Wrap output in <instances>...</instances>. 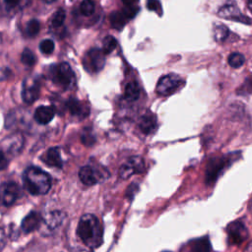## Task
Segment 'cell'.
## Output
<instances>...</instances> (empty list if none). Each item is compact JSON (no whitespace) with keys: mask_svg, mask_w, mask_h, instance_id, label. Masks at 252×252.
<instances>
[{"mask_svg":"<svg viewBox=\"0 0 252 252\" xmlns=\"http://www.w3.org/2000/svg\"><path fill=\"white\" fill-rule=\"evenodd\" d=\"M77 234L86 245L93 248L99 246L102 242L101 225L98 219L92 214L81 217L77 226Z\"/></svg>","mask_w":252,"mask_h":252,"instance_id":"1","label":"cell"},{"mask_svg":"<svg viewBox=\"0 0 252 252\" xmlns=\"http://www.w3.org/2000/svg\"><path fill=\"white\" fill-rule=\"evenodd\" d=\"M26 189L32 195L46 194L51 187L50 175L36 166H30L24 173Z\"/></svg>","mask_w":252,"mask_h":252,"instance_id":"2","label":"cell"},{"mask_svg":"<svg viewBox=\"0 0 252 252\" xmlns=\"http://www.w3.org/2000/svg\"><path fill=\"white\" fill-rule=\"evenodd\" d=\"M52 81L64 89H70L75 83V75L70 65L62 62L54 66L50 71Z\"/></svg>","mask_w":252,"mask_h":252,"instance_id":"3","label":"cell"},{"mask_svg":"<svg viewBox=\"0 0 252 252\" xmlns=\"http://www.w3.org/2000/svg\"><path fill=\"white\" fill-rule=\"evenodd\" d=\"M104 55L105 54L102 50L98 48H92L89 50L83 59L85 69L90 73H96L100 71L105 63Z\"/></svg>","mask_w":252,"mask_h":252,"instance_id":"4","label":"cell"},{"mask_svg":"<svg viewBox=\"0 0 252 252\" xmlns=\"http://www.w3.org/2000/svg\"><path fill=\"white\" fill-rule=\"evenodd\" d=\"M183 84V80L174 74H168L161 77L157 84V94L159 95H168L177 90Z\"/></svg>","mask_w":252,"mask_h":252,"instance_id":"5","label":"cell"},{"mask_svg":"<svg viewBox=\"0 0 252 252\" xmlns=\"http://www.w3.org/2000/svg\"><path fill=\"white\" fill-rule=\"evenodd\" d=\"M228 242L232 245L241 244L248 237V230L246 226L239 220L229 223L226 227Z\"/></svg>","mask_w":252,"mask_h":252,"instance_id":"6","label":"cell"},{"mask_svg":"<svg viewBox=\"0 0 252 252\" xmlns=\"http://www.w3.org/2000/svg\"><path fill=\"white\" fill-rule=\"evenodd\" d=\"M20 196V188L15 182H4L0 185V204L12 205Z\"/></svg>","mask_w":252,"mask_h":252,"instance_id":"7","label":"cell"},{"mask_svg":"<svg viewBox=\"0 0 252 252\" xmlns=\"http://www.w3.org/2000/svg\"><path fill=\"white\" fill-rule=\"evenodd\" d=\"M218 15L220 18L238 21L244 24H250V19L244 16L234 3H226L218 11Z\"/></svg>","mask_w":252,"mask_h":252,"instance_id":"8","label":"cell"},{"mask_svg":"<svg viewBox=\"0 0 252 252\" xmlns=\"http://www.w3.org/2000/svg\"><path fill=\"white\" fill-rule=\"evenodd\" d=\"M79 177L85 185L92 186L104 179L106 175L91 165H85L79 170Z\"/></svg>","mask_w":252,"mask_h":252,"instance_id":"9","label":"cell"},{"mask_svg":"<svg viewBox=\"0 0 252 252\" xmlns=\"http://www.w3.org/2000/svg\"><path fill=\"white\" fill-rule=\"evenodd\" d=\"M39 95V84L32 78H27L23 82L22 98L23 100L30 104L37 99Z\"/></svg>","mask_w":252,"mask_h":252,"instance_id":"10","label":"cell"},{"mask_svg":"<svg viewBox=\"0 0 252 252\" xmlns=\"http://www.w3.org/2000/svg\"><path fill=\"white\" fill-rule=\"evenodd\" d=\"M225 162H226L225 159H221V158H215L210 161V163L208 165L207 173H206L207 183L213 182L218 178L219 174L222 171V169L225 165Z\"/></svg>","mask_w":252,"mask_h":252,"instance_id":"11","label":"cell"},{"mask_svg":"<svg viewBox=\"0 0 252 252\" xmlns=\"http://www.w3.org/2000/svg\"><path fill=\"white\" fill-rule=\"evenodd\" d=\"M42 218L37 212H31L28 214L22 221V229L25 232H32L35 230L41 223Z\"/></svg>","mask_w":252,"mask_h":252,"instance_id":"12","label":"cell"},{"mask_svg":"<svg viewBox=\"0 0 252 252\" xmlns=\"http://www.w3.org/2000/svg\"><path fill=\"white\" fill-rule=\"evenodd\" d=\"M41 159L44 163L49 166L61 168L63 165V160L61 158L60 151L58 148H50L48 149L45 154L41 157Z\"/></svg>","mask_w":252,"mask_h":252,"instance_id":"13","label":"cell"},{"mask_svg":"<svg viewBox=\"0 0 252 252\" xmlns=\"http://www.w3.org/2000/svg\"><path fill=\"white\" fill-rule=\"evenodd\" d=\"M138 125H139L140 130L144 134H146V135L151 134L157 128V117L152 113L144 114L140 117Z\"/></svg>","mask_w":252,"mask_h":252,"instance_id":"14","label":"cell"},{"mask_svg":"<svg viewBox=\"0 0 252 252\" xmlns=\"http://www.w3.org/2000/svg\"><path fill=\"white\" fill-rule=\"evenodd\" d=\"M64 218H65V215L62 212L53 211V212L47 213L46 216L42 219V221L48 229L53 230L61 225V223L64 220Z\"/></svg>","mask_w":252,"mask_h":252,"instance_id":"15","label":"cell"},{"mask_svg":"<svg viewBox=\"0 0 252 252\" xmlns=\"http://www.w3.org/2000/svg\"><path fill=\"white\" fill-rule=\"evenodd\" d=\"M23 143V137L19 134H15L13 136L7 137V139L3 142V148L7 153L15 155L22 149Z\"/></svg>","mask_w":252,"mask_h":252,"instance_id":"16","label":"cell"},{"mask_svg":"<svg viewBox=\"0 0 252 252\" xmlns=\"http://www.w3.org/2000/svg\"><path fill=\"white\" fill-rule=\"evenodd\" d=\"M54 109L51 106L41 105L37 107L34 111V119L39 124H47L49 123L54 117Z\"/></svg>","mask_w":252,"mask_h":252,"instance_id":"17","label":"cell"},{"mask_svg":"<svg viewBox=\"0 0 252 252\" xmlns=\"http://www.w3.org/2000/svg\"><path fill=\"white\" fill-rule=\"evenodd\" d=\"M67 108L71 115L74 116H80V117H85L89 113V107L86 106L83 102L76 98H70L67 101Z\"/></svg>","mask_w":252,"mask_h":252,"instance_id":"18","label":"cell"},{"mask_svg":"<svg viewBox=\"0 0 252 252\" xmlns=\"http://www.w3.org/2000/svg\"><path fill=\"white\" fill-rule=\"evenodd\" d=\"M128 18L126 17V15L120 11H116V12H112L109 16V21L111 24V27L116 29V30H121L128 22Z\"/></svg>","mask_w":252,"mask_h":252,"instance_id":"19","label":"cell"},{"mask_svg":"<svg viewBox=\"0 0 252 252\" xmlns=\"http://www.w3.org/2000/svg\"><path fill=\"white\" fill-rule=\"evenodd\" d=\"M140 95V88L139 85L135 82H129L126 87H125V91H124V97L129 100V101H135L138 99Z\"/></svg>","mask_w":252,"mask_h":252,"instance_id":"20","label":"cell"},{"mask_svg":"<svg viewBox=\"0 0 252 252\" xmlns=\"http://www.w3.org/2000/svg\"><path fill=\"white\" fill-rule=\"evenodd\" d=\"M190 246H191L192 252H210L211 251V243L207 236L194 240Z\"/></svg>","mask_w":252,"mask_h":252,"instance_id":"21","label":"cell"},{"mask_svg":"<svg viewBox=\"0 0 252 252\" xmlns=\"http://www.w3.org/2000/svg\"><path fill=\"white\" fill-rule=\"evenodd\" d=\"M229 31L226 26L222 24H217L214 26V38L216 41L222 42L228 36Z\"/></svg>","mask_w":252,"mask_h":252,"instance_id":"22","label":"cell"},{"mask_svg":"<svg viewBox=\"0 0 252 252\" xmlns=\"http://www.w3.org/2000/svg\"><path fill=\"white\" fill-rule=\"evenodd\" d=\"M29 0H3L4 7L8 12H18L23 9Z\"/></svg>","mask_w":252,"mask_h":252,"instance_id":"23","label":"cell"},{"mask_svg":"<svg viewBox=\"0 0 252 252\" xmlns=\"http://www.w3.org/2000/svg\"><path fill=\"white\" fill-rule=\"evenodd\" d=\"M117 45V40L112 35H106L102 40V52L104 54L111 53Z\"/></svg>","mask_w":252,"mask_h":252,"instance_id":"24","label":"cell"},{"mask_svg":"<svg viewBox=\"0 0 252 252\" xmlns=\"http://www.w3.org/2000/svg\"><path fill=\"white\" fill-rule=\"evenodd\" d=\"M21 61L24 65L32 67L35 64L36 58H35V55L33 54V52L31 49L25 48L22 52V55H21Z\"/></svg>","mask_w":252,"mask_h":252,"instance_id":"25","label":"cell"},{"mask_svg":"<svg viewBox=\"0 0 252 252\" xmlns=\"http://www.w3.org/2000/svg\"><path fill=\"white\" fill-rule=\"evenodd\" d=\"M129 163L132 165V167L134 168V171L135 173H143L146 169V166H145V162L143 160V158L141 157H131L129 159H128Z\"/></svg>","mask_w":252,"mask_h":252,"instance_id":"26","label":"cell"},{"mask_svg":"<svg viewBox=\"0 0 252 252\" xmlns=\"http://www.w3.org/2000/svg\"><path fill=\"white\" fill-rule=\"evenodd\" d=\"M228 64L232 68H239L244 64L245 58L244 56L239 52H233L228 56Z\"/></svg>","mask_w":252,"mask_h":252,"instance_id":"27","label":"cell"},{"mask_svg":"<svg viewBox=\"0 0 252 252\" xmlns=\"http://www.w3.org/2000/svg\"><path fill=\"white\" fill-rule=\"evenodd\" d=\"M65 18H66V13L64 11V9L62 8H59L55 14L53 15L52 19H51V25L53 28H59L63 25L64 21H65Z\"/></svg>","mask_w":252,"mask_h":252,"instance_id":"28","label":"cell"},{"mask_svg":"<svg viewBox=\"0 0 252 252\" xmlns=\"http://www.w3.org/2000/svg\"><path fill=\"white\" fill-rule=\"evenodd\" d=\"M80 11L84 16H91L94 12V4L92 0H83L80 5Z\"/></svg>","mask_w":252,"mask_h":252,"instance_id":"29","label":"cell"},{"mask_svg":"<svg viewBox=\"0 0 252 252\" xmlns=\"http://www.w3.org/2000/svg\"><path fill=\"white\" fill-rule=\"evenodd\" d=\"M39 29H40L39 22L37 20H35V19H32V20H30L28 22L26 31H27V33L30 36H34L39 32Z\"/></svg>","mask_w":252,"mask_h":252,"instance_id":"30","label":"cell"},{"mask_svg":"<svg viewBox=\"0 0 252 252\" xmlns=\"http://www.w3.org/2000/svg\"><path fill=\"white\" fill-rule=\"evenodd\" d=\"M133 174H135V171H134V169L132 168V166L130 165V163L128 161H126L125 163H123L120 166V168H119V175H120L121 178L128 179Z\"/></svg>","mask_w":252,"mask_h":252,"instance_id":"31","label":"cell"},{"mask_svg":"<svg viewBox=\"0 0 252 252\" xmlns=\"http://www.w3.org/2000/svg\"><path fill=\"white\" fill-rule=\"evenodd\" d=\"M39 49L43 54H51L54 50V42L51 39H44L39 43Z\"/></svg>","mask_w":252,"mask_h":252,"instance_id":"32","label":"cell"},{"mask_svg":"<svg viewBox=\"0 0 252 252\" xmlns=\"http://www.w3.org/2000/svg\"><path fill=\"white\" fill-rule=\"evenodd\" d=\"M81 140L84 145L86 146H92L95 142V138L93 135L92 131L89 129H85L84 132L81 135Z\"/></svg>","mask_w":252,"mask_h":252,"instance_id":"33","label":"cell"},{"mask_svg":"<svg viewBox=\"0 0 252 252\" xmlns=\"http://www.w3.org/2000/svg\"><path fill=\"white\" fill-rule=\"evenodd\" d=\"M237 93L240 94H247L252 93V76L246 78V80L244 81L243 85L240 87Z\"/></svg>","mask_w":252,"mask_h":252,"instance_id":"34","label":"cell"},{"mask_svg":"<svg viewBox=\"0 0 252 252\" xmlns=\"http://www.w3.org/2000/svg\"><path fill=\"white\" fill-rule=\"evenodd\" d=\"M147 6H148L149 10L157 12L158 15L162 14V8H161L160 2L158 0H148Z\"/></svg>","mask_w":252,"mask_h":252,"instance_id":"35","label":"cell"},{"mask_svg":"<svg viewBox=\"0 0 252 252\" xmlns=\"http://www.w3.org/2000/svg\"><path fill=\"white\" fill-rule=\"evenodd\" d=\"M138 10L139 8L135 5H132V6H126L125 9L123 10V13L126 15V17L128 19H131L133 17H135V15L138 13Z\"/></svg>","mask_w":252,"mask_h":252,"instance_id":"36","label":"cell"},{"mask_svg":"<svg viewBox=\"0 0 252 252\" xmlns=\"http://www.w3.org/2000/svg\"><path fill=\"white\" fill-rule=\"evenodd\" d=\"M138 189H139V185H137L136 183H132V184L128 187V189H127L126 196H127L128 198L133 197V196H134V194L138 191Z\"/></svg>","mask_w":252,"mask_h":252,"instance_id":"37","label":"cell"},{"mask_svg":"<svg viewBox=\"0 0 252 252\" xmlns=\"http://www.w3.org/2000/svg\"><path fill=\"white\" fill-rule=\"evenodd\" d=\"M9 76V68L0 62V80H4Z\"/></svg>","mask_w":252,"mask_h":252,"instance_id":"38","label":"cell"},{"mask_svg":"<svg viewBox=\"0 0 252 252\" xmlns=\"http://www.w3.org/2000/svg\"><path fill=\"white\" fill-rule=\"evenodd\" d=\"M6 241H7L6 233L3 228H0V251H2V249L5 247Z\"/></svg>","mask_w":252,"mask_h":252,"instance_id":"39","label":"cell"},{"mask_svg":"<svg viewBox=\"0 0 252 252\" xmlns=\"http://www.w3.org/2000/svg\"><path fill=\"white\" fill-rule=\"evenodd\" d=\"M7 158L4 154L0 151V170H3L7 166Z\"/></svg>","mask_w":252,"mask_h":252,"instance_id":"40","label":"cell"},{"mask_svg":"<svg viewBox=\"0 0 252 252\" xmlns=\"http://www.w3.org/2000/svg\"><path fill=\"white\" fill-rule=\"evenodd\" d=\"M122 2L125 6H132V5H135L136 0H122Z\"/></svg>","mask_w":252,"mask_h":252,"instance_id":"41","label":"cell"},{"mask_svg":"<svg viewBox=\"0 0 252 252\" xmlns=\"http://www.w3.org/2000/svg\"><path fill=\"white\" fill-rule=\"evenodd\" d=\"M246 2H247V7H248V9H249L250 12L252 13V0H246Z\"/></svg>","mask_w":252,"mask_h":252,"instance_id":"42","label":"cell"},{"mask_svg":"<svg viewBox=\"0 0 252 252\" xmlns=\"http://www.w3.org/2000/svg\"><path fill=\"white\" fill-rule=\"evenodd\" d=\"M244 252H252V241L248 244V246L246 247V249H245Z\"/></svg>","mask_w":252,"mask_h":252,"instance_id":"43","label":"cell"},{"mask_svg":"<svg viewBox=\"0 0 252 252\" xmlns=\"http://www.w3.org/2000/svg\"><path fill=\"white\" fill-rule=\"evenodd\" d=\"M43 2H45V3H47V4H51V3H53V2H55L56 0H42Z\"/></svg>","mask_w":252,"mask_h":252,"instance_id":"44","label":"cell"},{"mask_svg":"<svg viewBox=\"0 0 252 252\" xmlns=\"http://www.w3.org/2000/svg\"><path fill=\"white\" fill-rule=\"evenodd\" d=\"M250 210H251V212H252V202H251V205H250Z\"/></svg>","mask_w":252,"mask_h":252,"instance_id":"45","label":"cell"}]
</instances>
